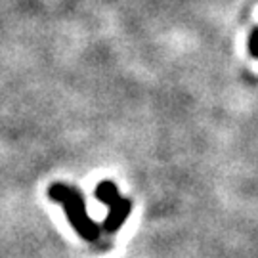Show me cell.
Segmentation results:
<instances>
[{"label": "cell", "instance_id": "obj_1", "mask_svg": "<svg viewBox=\"0 0 258 258\" xmlns=\"http://www.w3.org/2000/svg\"><path fill=\"white\" fill-rule=\"evenodd\" d=\"M48 197L50 201L57 203L63 209L67 220L71 228L77 231V235L86 243H98L100 235L103 233L102 224L94 222L86 211V201L84 195L71 184L63 182H54L48 185Z\"/></svg>", "mask_w": 258, "mask_h": 258}, {"label": "cell", "instance_id": "obj_2", "mask_svg": "<svg viewBox=\"0 0 258 258\" xmlns=\"http://www.w3.org/2000/svg\"><path fill=\"white\" fill-rule=\"evenodd\" d=\"M96 197L107 207V216L102 222V230L107 235H115L120 230V226L128 220L132 212V201L122 197L119 187L111 180H102L94 189Z\"/></svg>", "mask_w": 258, "mask_h": 258}, {"label": "cell", "instance_id": "obj_3", "mask_svg": "<svg viewBox=\"0 0 258 258\" xmlns=\"http://www.w3.org/2000/svg\"><path fill=\"white\" fill-rule=\"evenodd\" d=\"M247 50H249V54L252 55V57L258 59V27H254L250 31L249 40H247Z\"/></svg>", "mask_w": 258, "mask_h": 258}]
</instances>
